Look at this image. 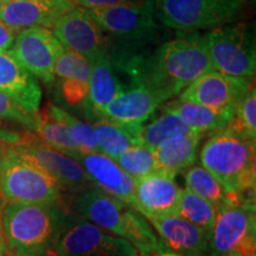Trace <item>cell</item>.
<instances>
[{"label": "cell", "mask_w": 256, "mask_h": 256, "mask_svg": "<svg viewBox=\"0 0 256 256\" xmlns=\"http://www.w3.org/2000/svg\"><path fill=\"white\" fill-rule=\"evenodd\" d=\"M192 133H197V130L179 119L177 115L162 110V114L159 118H156L147 126H142L140 133V144L154 150L160 144L171 138L188 136Z\"/></svg>", "instance_id": "83f0119b"}, {"label": "cell", "mask_w": 256, "mask_h": 256, "mask_svg": "<svg viewBox=\"0 0 256 256\" xmlns=\"http://www.w3.org/2000/svg\"><path fill=\"white\" fill-rule=\"evenodd\" d=\"M52 28L66 49L81 54L90 63L110 52V40L88 8L76 6L63 14Z\"/></svg>", "instance_id": "8fae6325"}, {"label": "cell", "mask_w": 256, "mask_h": 256, "mask_svg": "<svg viewBox=\"0 0 256 256\" xmlns=\"http://www.w3.org/2000/svg\"><path fill=\"white\" fill-rule=\"evenodd\" d=\"M4 256H28V255H18V254H12V252H6Z\"/></svg>", "instance_id": "60d3db41"}, {"label": "cell", "mask_w": 256, "mask_h": 256, "mask_svg": "<svg viewBox=\"0 0 256 256\" xmlns=\"http://www.w3.org/2000/svg\"><path fill=\"white\" fill-rule=\"evenodd\" d=\"M89 11L110 40V50L142 52L158 36L154 0H136Z\"/></svg>", "instance_id": "277c9868"}, {"label": "cell", "mask_w": 256, "mask_h": 256, "mask_svg": "<svg viewBox=\"0 0 256 256\" xmlns=\"http://www.w3.org/2000/svg\"><path fill=\"white\" fill-rule=\"evenodd\" d=\"M122 229V238L127 240L142 256H153L168 252L164 243L150 226L145 217L130 206H127L124 211Z\"/></svg>", "instance_id": "484cf974"}, {"label": "cell", "mask_w": 256, "mask_h": 256, "mask_svg": "<svg viewBox=\"0 0 256 256\" xmlns=\"http://www.w3.org/2000/svg\"><path fill=\"white\" fill-rule=\"evenodd\" d=\"M116 164L134 179L156 174L154 152L150 147L136 145L126 150L115 159Z\"/></svg>", "instance_id": "f546056e"}, {"label": "cell", "mask_w": 256, "mask_h": 256, "mask_svg": "<svg viewBox=\"0 0 256 256\" xmlns=\"http://www.w3.org/2000/svg\"><path fill=\"white\" fill-rule=\"evenodd\" d=\"M57 95L60 101L72 110H80L86 115L88 102V81L78 78H60Z\"/></svg>", "instance_id": "836d02e7"}, {"label": "cell", "mask_w": 256, "mask_h": 256, "mask_svg": "<svg viewBox=\"0 0 256 256\" xmlns=\"http://www.w3.org/2000/svg\"><path fill=\"white\" fill-rule=\"evenodd\" d=\"M6 252H8V248H6L4 234H2V220H0V256H4Z\"/></svg>", "instance_id": "74e56055"}, {"label": "cell", "mask_w": 256, "mask_h": 256, "mask_svg": "<svg viewBox=\"0 0 256 256\" xmlns=\"http://www.w3.org/2000/svg\"><path fill=\"white\" fill-rule=\"evenodd\" d=\"M70 215L87 220L114 235L124 236L122 215L128 204L100 190L92 183L63 196Z\"/></svg>", "instance_id": "7c38bea8"}, {"label": "cell", "mask_w": 256, "mask_h": 256, "mask_svg": "<svg viewBox=\"0 0 256 256\" xmlns=\"http://www.w3.org/2000/svg\"><path fill=\"white\" fill-rule=\"evenodd\" d=\"M252 86V78H235L211 70L188 84L180 92L179 100L194 102L215 110L236 112L243 96Z\"/></svg>", "instance_id": "4fadbf2b"}, {"label": "cell", "mask_w": 256, "mask_h": 256, "mask_svg": "<svg viewBox=\"0 0 256 256\" xmlns=\"http://www.w3.org/2000/svg\"><path fill=\"white\" fill-rule=\"evenodd\" d=\"M78 6L81 8L94 10V8H110V6H115L124 4V2H136V0H75Z\"/></svg>", "instance_id": "8d00e7d4"}, {"label": "cell", "mask_w": 256, "mask_h": 256, "mask_svg": "<svg viewBox=\"0 0 256 256\" xmlns=\"http://www.w3.org/2000/svg\"><path fill=\"white\" fill-rule=\"evenodd\" d=\"M248 0H154L159 23L179 34L230 24Z\"/></svg>", "instance_id": "8992f818"}, {"label": "cell", "mask_w": 256, "mask_h": 256, "mask_svg": "<svg viewBox=\"0 0 256 256\" xmlns=\"http://www.w3.org/2000/svg\"><path fill=\"white\" fill-rule=\"evenodd\" d=\"M130 78L128 87L140 84L168 101L180 94L194 80L214 70L206 38L200 32L180 34L152 54H133L118 64Z\"/></svg>", "instance_id": "6da1fadb"}, {"label": "cell", "mask_w": 256, "mask_h": 256, "mask_svg": "<svg viewBox=\"0 0 256 256\" xmlns=\"http://www.w3.org/2000/svg\"><path fill=\"white\" fill-rule=\"evenodd\" d=\"M229 128L246 136L256 138V90L252 87L243 96L235 114L226 124Z\"/></svg>", "instance_id": "d6a6232c"}, {"label": "cell", "mask_w": 256, "mask_h": 256, "mask_svg": "<svg viewBox=\"0 0 256 256\" xmlns=\"http://www.w3.org/2000/svg\"><path fill=\"white\" fill-rule=\"evenodd\" d=\"M18 32L19 31L14 30V28H11L0 19V51H8L11 49Z\"/></svg>", "instance_id": "d590c367"}, {"label": "cell", "mask_w": 256, "mask_h": 256, "mask_svg": "<svg viewBox=\"0 0 256 256\" xmlns=\"http://www.w3.org/2000/svg\"><path fill=\"white\" fill-rule=\"evenodd\" d=\"M164 104L151 89L133 84L120 92L104 108L101 119L127 124H142Z\"/></svg>", "instance_id": "ac0fdd59"}, {"label": "cell", "mask_w": 256, "mask_h": 256, "mask_svg": "<svg viewBox=\"0 0 256 256\" xmlns=\"http://www.w3.org/2000/svg\"><path fill=\"white\" fill-rule=\"evenodd\" d=\"M255 204L220 206L206 249L209 256H255Z\"/></svg>", "instance_id": "ba28073f"}, {"label": "cell", "mask_w": 256, "mask_h": 256, "mask_svg": "<svg viewBox=\"0 0 256 256\" xmlns=\"http://www.w3.org/2000/svg\"><path fill=\"white\" fill-rule=\"evenodd\" d=\"M64 46L49 28L32 26L19 31L8 51L17 62L46 84L55 81L54 64Z\"/></svg>", "instance_id": "30bf717a"}, {"label": "cell", "mask_w": 256, "mask_h": 256, "mask_svg": "<svg viewBox=\"0 0 256 256\" xmlns=\"http://www.w3.org/2000/svg\"><path fill=\"white\" fill-rule=\"evenodd\" d=\"M204 133L197 132L171 138L153 150L156 174L176 177L194 164Z\"/></svg>", "instance_id": "7402d4cb"}, {"label": "cell", "mask_w": 256, "mask_h": 256, "mask_svg": "<svg viewBox=\"0 0 256 256\" xmlns=\"http://www.w3.org/2000/svg\"><path fill=\"white\" fill-rule=\"evenodd\" d=\"M54 110L57 116L63 121L66 128H68L70 136L74 140V142L78 146V151L82 154H87L92 152H100L96 142L94 126L84 121L78 119L63 108H60L58 106L54 104Z\"/></svg>", "instance_id": "4dcf8cb0"}, {"label": "cell", "mask_w": 256, "mask_h": 256, "mask_svg": "<svg viewBox=\"0 0 256 256\" xmlns=\"http://www.w3.org/2000/svg\"><path fill=\"white\" fill-rule=\"evenodd\" d=\"M34 133L49 145L58 151L66 153L74 159L81 154L78 146L70 136L68 128L54 110V104H48L43 110L37 113V124Z\"/></svg>", "instance_id": "4316f807"}, {"label": "cell", "mask_w": 256, "mask_h": 256, "mask_svg": "<svg viewBox=\"0 0 256 256\" xmlns=\"http://www.w3.org/2000/svg\"><path fill=\"white\" fill-rule=\"evenodd\" d=\"M142 124H127L107 119L95 120L94 130L98 150L115 160L132 146L140 144Z\"/></svg>", "instance_id": "cb8c5ba5"}, {"label": "cell", "mask_w": 256, "mask_h": 256, "mask_svg": "<svg viewBox=\"0 0 256 256\" xmlns=\"http://www.w3.org/2000/svg\"><path fill=\"white\" fill-rule=\"evenodd\" d=\"M69 217L63 203H4L0 220L8 252L40 256L56 246Z\"/></svg>", "instance_id": "7a4b0ae2"}, {"label": "cell", "mask_w": 256, "mask_h": 256, "mask_svg": "<svg viewBox=\"0 0 256 256\" xmlns=\"http://www.w3.org/2000/svg\"><path fill=\"white\" fill-rule=\"evenodd\" d=\"M0 196L4 203H63V190L44 170L17 154L0 148ZM64 204V203H63Z\"/></svg>", "instance_id": "5b68a950"}, {"label": "cell", "mask_w": 256, "mask_h": 256, "mask_svg": "<svg viewBox=\"0 0 256 256\" xmlns=\"http://www.w3.org/2000/svg\"><path fill=\"white\" fill-rule=\"evenodd\" d=\"M182 188L174 177L153 174L136 179L134 186V210L145 218L177 215Z\"/></svg>", "instance_id": "9a60e30c"}, {"label": "cell", "mask_w": 256, "mask_h": 256, "mask_svg": "<svg viewBox=\"0 0 256 256\" xmlns=\"http://www.w3.org/2000/svg\"><path fill=\"white\" fill-rule=\"evenodd\" d=\"M10 148L55 178L66 194L92 183L78 160L46 145L37 134L30 142Z\"/></svg>", "instance_id": "5bb4252c"}, {"label": "cell", "mask_w": 256, "mask_h": 256, "mask_svg": "<svg viewBox=\"0 0 256 256\" xmlns=\"http://www.w3.org/2000/svg\"><path fill=\"white\" fill-rule=\"evenodd\" d=\"M75 160L84 168L92 184L134 209L136 179L126 174L115 160L101 152L81 153Z\"/></svg>", "instance_id": "e0dca14e"}, {"label": "cell", "mask_w": 256, "mask_h": 256, "mask_svg": "<svg viewBox=\"0 0 256 256\" xmlns=\"http://www.w3.org/2000/svg\"><path fill=\"white\" fill-rule=\"evenodd\" d=\"M153 256H182V255L177 254V252H174L168 250V252H162V254H156V255H153Z\"/></svg>", "instance_id": "ab89813d"}, {"label": "cell", "mask_w": 256, "mask_h": 256, "mask_svg": "<svg viewBox=\"0 0 256 256\" xmlns=\"http://www.w3.org/2000/svg\"><path fill=\"white\" fill-rule=\"evenodd\" d=\"M40 256H60V254L57 252L55 246H54V247H49L48 249H46V250L42 252Z\"/></svg>", "instance_id": "f35d334b"}, {"label": "cell", "mask_w": 256, "mask_h": 256, "mask_svg": "<svg viewBox=\"0 0 256 256\" xmlns=\"http://www.w3.org/2000/svg\"><path fill=\"white\" fill-rule=\"evenodd\" d=\"M200 162L228 191L255 204V139L228 126L211 132L200 152Z\"/></svg>", "instance_id": "3957f363"}, {"label": "cell", "mask_w": 256, "mask_h": 256, "mask_svg": "<svg viewBox=\"0 0 256 256\" xmlns=\"http://www.w3.org/2000/svg\"><path fill=\"white\" fill-rule=\"evenodd\" d=\"M5 2H8V0H5Z\"/></svg>", "instance_id": "f6af8a7d"}, {"label": "cell", "mask_w": 256, "mask_h": 256, "mask_svg": "<svg viewBox=\"0 0 256 256\" xmlns=\"http://www.w3.org/2000/svg\"><path fill=\"white\" fill-rule=\"evenodd\" d=\"M60 256H136V249L127 240L94 223L70 215L56 242Z\"/></svg>", "instance_id": "9c48e42d"}, {"label": "cell", "mask_w": 256, "mask_h": 256, "mask_svg": "<svg viewBox=\"0 0 256 256\" xmlns=\"http://www.w3.org/2000/svg\"><path fill=\"white\" fill-rule=\"evenodd\" d=\"M92 63L81 54L66 49L60 54L54 64V76L58 78H78L88 81Z\"/></svg>", "instance_id": "1f68e13d"}, {"label": "cell", "mask_w": 256, "mask_h": 256, "mask_svg": "<svg viewBox=\"0 0 256 256\" xmlns=\"http://www.w3.org/2000/svg\"><path fill=\"white\" fill-rule=\"evenodd\" d=\"M127 87L121 82L119 70L110 56H102L92 63L88 78V102L84 116L87 119H101L104 108Z\"/></svg>", "instance_id": "44dd1931"}, {"label": "cell", "mask_w": 256, "mask_h": 256, "mask_svg": "<svg viewBox=\"0 0 256 256\" xmlns=\"http://www.w3.org/2000/svg\"><path fill=\"white\" fill-rule=\"evenodd\" d=\"M166 249L182 256H200L206 252L210 235L179 215L150 218Z\"/></svg>", "instance_id": "d6986e66"}, {"label": "cell", "mask_w": 256, "mask_h": 256, "mask_svg": "<svg viewBox=\"0 0 256 256\" xmlns=\"http://www.w3.org/2000/svg\"><path fill=\"white\" fill-rule=\"evenodd\" d=\"M186 188L209 200L218 209L222 206H238L244 204L238 192L228 191L212 174L203 166H190L184 174Z\"/></svg>", "instance_id": "d4e9b609"}, {"label": "cell", "mask_w": 256, "mask_h": 256, "mask_svg": "<svg viewBox=\"0 0 256 256\" xmlns=\"http://www.w3.org/2000/svg\"><path fill=\"white\" fill-rule=\"evenodd\" d=\"M76 6L75 0H8L0 5V19L17 31L32 26L52 28Z\"/></svg>", "instance_id": "2e32d148"}, {"label": "cell", "mask_w": 256, "mask_h": 256, "mask_svg": "<svg viewBox=\"0 0 256 256\" xmlns=\"http://www.w3.org/2000/svg\"><path fill=\"white\" fill-rule=\"evenodd\" d=\"M0 121L17 122L34 132L37 124V114H31L22 108L5 92H0Z\"/></svg>", "instance_id": "e575fe53"}, {"label": "cell", "mask_w": 256, "mask_h": 256, "mask_svg": "<svg viewBox=\"0 0 256 256\" xmlns=\"http://www.w3.org/2000/svg\"><path fill=\"white\" fill-rule=\"evenodd\" d=\"M177 215L200 226L210 235L216 220L217 206L185 188L182 190Z\"/></svg>", "instance_id": "f1b7e54d"}, {"label": "cell", "mask_w": 256, "mask_h": 256, "mask_svg": "<svg viewBox=\"0 0 256 256\" xmlns=\"http://www.w3.org/2000/svg\"><path fill=\"white\" fill-rule=\"evenodd\" d=\"M4 2H5V0H0V5H2Z\"/></svg>", "instance_id": "7bdbcfd3"}, {"label": "cell", "mask_w": 256, "mask_h": 256, "mask_svg": "<svg viewBox=\"0 0 256 256\" xmlns=\"http://www.w3.org/2000/svg\"><path fill=\"white\" fill-rule=\"evenodd\" d=\"M0 92L8 95L28 113L37 114L40 112V83L8 51H0Z\"/></svg>", "instance_id": "ffe728a7"}, {"label": "cell", "mask_w": 256, "mask_h": 256, "mask_svg": "<svg viewBox=\"0 0 256 256\" xmlns=\"http://www.w3.org/2000/svg\"><path fill=\"white\" fill-rule=\"evenodd\" d=\"M136 256H142V255H138V254H136Z\"/></svg>", "instance_id": "ee69618b"}, {"label": "cell", "mask_w": 256, "mask_h": 256, "mask_svg": "<svg viewBox=\"0 0 256 256\" xmlns=\"http://www.w3.org/2000/svg\"><path fill=\"white\" fill-rule=\"evenodd\" d=\"M208 54L216 72L235 78H254V34L246 24H226L204 34Z\"/></svg>", "instance_id": "52a82bcc"}, {"label": "cell", "mask_w": 256, "mask_h": 256, "mask_svg": "<svg viewBox=\"0 0 256 256\" xmlns=\"http://www.w3.org/2000/svg\"><path fill=\"white\" fill-rule=\"evenodd\" d=\"M2 206H4V202L2 200V196H0V215H2Z\"/></svg>", "instance_id": "b9f144b4"}, {"label": "cell", "mask_w": 256, "mask_h": 256, "mask_svg": "<svg viewBox=\"0 0 256 256\" xmlns=\"http://www.w3.org/2000/svg\"><path fill=\"white\" fill-rule=\"evenodd\" d=\"M162 110L177 115L179 119L183 120L191 128L204 134L224 128L235 114V112L215 110L206 106L190 101H182L179 98L168 102L162 106Z\"/></svg>", "instance_id": "603a6c76"}]
</instances>
